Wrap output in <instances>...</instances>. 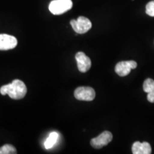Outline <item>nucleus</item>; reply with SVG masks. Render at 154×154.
Returning <instances> with one entry per match:
<instances>
[{"label":"nucleus","mask_w":154,"mask_h":154,"mask_svg":"<svg viewBox=\"0 0 154 154\" xmlns=\"http://www.w3.org/2000/svg\"><path fill=\"white\" fill-rule=\"evenodd\" d=\"M27 88L22 81L15 79L11 84L4 85L0 88L2 95H8L12 99H22L26 96Z\"/></svg>","instance_id":"f257e3e1"},{"label":"nucleus","mask_w":154,"mask_h":154,"mask_svg":"<svg viewBox=\"0 0 154 154\" xmlns=\"http://www.w3.org/2000/svg\"><path fill=\"white\" fill-rule=\"evenodd\" d=\"M73 7L72 0H53L49 5V11L54 15H60L70 10Z\"/></svg>","instance_id":"f03ea898"},{"label":"nucleus","mask_w":154,"mask_h":154,"mask_svg":"<svg viewBox=\"0 0 154 154\" xmlns=\"http://www.w3.org/2000/svg\"><path fill=\"white\" fill-rule=\"evenodd\" d=\"M71 26L77 34H85L91 29L92 24L91 21L85 17H79L77 19H72Z\"/></svg>","instance_id":"7ed1b4c3"},{"label":"nucleus","mask_w":154,"mask_h":154,"mask_svg":"<svg viewBox=\"0 0 154 154\" xmlns=\"http://www.w3.org/2000/svg\"><path fill=\"white\" fill-rule=\"evenodd\" d=\"M74 96L79 101H91L95 99L96 92L94 89L88 86H81L76 88L74 91Z\"/></svg>","instance_id":"20e7f679"},{"label":"nucleus","mask_w":154,"mask_h":154,"mask_svg":"<svg viewBox=\"0 0 154 154\" xmlns=\"http://www.w3.org/2000/svg\"><path fill=\"white\" fill-rule=\"evenodd\" d=\"M113 135L110 131H105L101 133L97 137L92 138L91 140V146L94 149H99L103 146H106L112 140Z\"/></svg>","instance_id":"39448f33"},{"label":"nucleus","mask_w":154,"mask_h":154,"mask_svg":"<svg viewBox=\"0 0 154 154\" xmlns=\"http://www.w3.org/2000/svg\"><path fill=\"white\" fill-rule=\"evenodd\" d=\"M137 67V63L134 61H120L116 65L115 72L119 76H126L130 74L131 69Z\"/></svg>","instance_id":"423d86ee"},{"label":"nucleus","mask_w":154,"mask_h":154,"mask_svg":"<svg viewBox=\"0 0 154 154\" xmlns=\"http://www.w3.org/2000/svg\"><path fill=\"white\" fill-rule=\"evenodd\" d=\"M76 60L79 71L82 73H85L89 70L91 66V61L89 57L82 51L76 53Z\"/></svg>","instance_id":"0eeeda50"},{"label":"nucleus","mask_w":154,"mask_h":154,"mask_svg":"<svg viewBox=\"0 0 154 154\" xmlns=\"http://www.w3.org/2000/svg\"><path fill=\"white\" fill-rule=\"evenodd\" d=\"M17 39L9 34H0V50L12 49L17 47Z\"/></svg>","instance_id":"6e6552de"},{"label":"nucleus","mask_w":154,"mask_h":154,"mask_svg":"<svg viewBox=\"0 0 154 154\" xmlns=\"http://www.w3.org/2000/svg\"><path fill=\"white\" fill-rule=\"evenodd\" d=\"M59 138V134L57 132H52L49 135V136L47 138L46 141L44 142V147L46 149H49L52 148L54 145L57 141Z\"/></svg>","instance_id":"1a4fd4ad"},{"label":"nucleus","mask_w":154,"mask_h":154,"mask_svg":"<svg viewBox=\"0 0 154 154\" xmlns=\"http://www.w3.org/2000/svg\"><path fill=\"white\" fill-rule=\"evenodd\" d=\"M17 150L12 145L6 144L0 148V154H16Z\"/></svg>","instance_id":"9d476101"},{"label":"nucleus","mask_w":154,"mask_h":154,"mask_svg":"<svg viewBox=\"0 0 154 154\" xmlns=\"http://www.w3.org/2000/svg\"><path fill=\"white\" fill-rule=\"evenodd\" d=\"M143 91L146 93L154 91V81L152 79H147L145 80L143 85Z\"/></svg>","instance_id":"9b49d317"},{"label":"nucleus","mask_w":154,"mask_h":154,"mask_svg":"<svg viewBox=\"0 0 154 154\" xmlns=\"http://www.w3.org/2000/svg\"><path fill=\"white\" fill-rule=\"evenodd\" d=\"M146 14L151 17H154V0L149 2L146 7Z\"/></svg>","instance_id":"f8f14e48"},{"label":"nucleus","mask_w":154,"mask_h":154,"mask_svg":"<svg viewBox=\"0 0 154 154\" xmlns=\"http://www.w3.org/2000/svg\"><path fill=\"white\" fill-rule=\"evenodd\" d=\"M151 153V147L149 143L143 142L141 143V154H150Z\"/></svg>","instance_id":"ddd939ff"},{"label":"nucleus","mask_w":154,"mask_h":154,"mask_svg":"<svg viewBox=\"0 0 154 154\" xmlns=\"http://www.w3.org/2000/svg\"><path fill=\"white\" fill-rule=\"evenodd\" d=\"M132 153L134 154H141V143L136 141L132 146Z\"/></svg>","instance_id":"4468645a"},{"label":"nucleus","mask_w":154,"mask_h":154,"mask_svg":"<svg viewBox=\"0 0 154 154\" xmlns=\"http://www.w3.org/2000/svg\"><path fill=\"white\" fill-rule=\"evenodd\" d=\"M147 99L151 103H154V91L148 93Z\"/></svg>","instance_id":"2eb2a0df"}]
</instances>
